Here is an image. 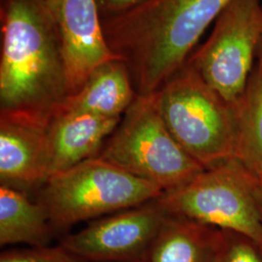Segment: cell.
<instances>
[{"label":"cell","instance_id":"6da1fadb","mask_svg":"<svg viewBox=\"0 0 262 262\" xmlns=\"http://www.w3.org/2000/svg\"><path fill=\"white\" fill-rule=\"evenodd\" d=\"M232 0H143L102 19L110 49L128 67L136 93H156Z\"/></svg>","mask_w":262,"mask_h":262},{"label":"cell","instance_id":"7a4b0ae2","mask_svg":"<svg viewBox=\"0 0 262 262\" xmlns=\"http://www.w3.org/2000/svg\"><path fill=\"white\" fill-rule=\"evenodd\" d=\"M0 113L50 121L68 96L66 66L46 0H1Z\"/></svg>","mask_w":262,"mask_h":262},{"label":"cell","instance_id":"3957f363","mask_svg":"<svg viewBox=\"0 0 262 262\" xmlns=\"http://www.w3.org/2000/svg\"><path fill=\"white\" fill-rule=\"evenodd\" d=\"M159 113L180 146L205 169L234 159V104L186 62L154 93Z\"/></svg>","mask_w":262,"mask_h":262},{"label":"cell","instance_id":"277c9868","mask_svg":"<svg viewBox=\"0 0 262 262\" xmlns=\"http://www.w3.org/2000/svg\"><path fill=\"white\" fill-rule=\"evenodd\" d=\"M98 157L156 184L164 192L205 170L172 136L154 94L136 96Z\"/></svg>","mask_w":262,"mask_h":262},{"label":"cell","instance_id":"5b68a950","mask_svg":"<svg viewBox=\"0 0 262 262\" xmlns=\"http://www.w3.org/2000/svg\"><path fill=\"white\" fill-rule=\"evenodd\" d=\"M163 193L156 184L95 157L50 176L42 202L52 225L68 227L149 203Z\"/></svg>","mask_w":262,"mask_h":262},{"label":"cell","instance_id":"8992f818","mask_svg":"<svg viewBox=\"0 0 262 262\" xmlns=\"http://www.w3.org/2000/svg\"><path fill=\"white\" fill-rule=\"evenodd\" d=\"M258 180L235 159L205 169L188 183L165 191L158 202L165 213L233 231L262 247Z\"/></svg>","mask_w":262,"mask_h":262},{"label":"cell","instance_id":"52a82bcc","mask_svg":"<svg viewBox=\"0 0 262 262\" xmlns=\"http://www.w3.org/2000/svg\"><path fill=\"white\" fill-rule=\"evenodd\" d=\"M262 36L261 0H232L187 62L230 104L243 95Z\"/></svg>","mask_w":262,"mask_h":262},{"label":"cell","instance_id":"ba28073f","mask_svg":"<svg viewBox=\"0 0 262 262\" xmlns=\"http://www.w3.org/2000/svg\"><path fill=\"white\" fill-rule=\"evenodd\" d=\"M166 216L154 200L96 221L60 245L89 262H148Z\"/></svg>","mask_w":262,"mask_h":262},{"label":"cell","instance_id":"9c48e42d","mask_svg":"<svg viewBox=\"0 0 262 262\" xmlns=\"http://www.w3.org/2000/svg\"><path fill=\"white\" fill-rule=\"evenodd\" d=\"M46 3L61 44L68 95H72L98 66L121 57L106 41L97 0H46Z\"/></svg>","mask_w":262,"mask_h":262},{"label":"cell","instance_id":"30bf717a","mask_svg":"<svg viewBox=\"0 0 262 262\" xmlns=\"http://www.w3.org/2000/svg\"><path fill=\"white\" fill-rule=\"evenodd\" d=\"M50 121L0 113L1 185L31 187L50 176Z\"/></svg>","mask_w":262,"mask_h":262},{"label":"cell","instance_id":"8fae6325","mask_svg":"<svg viewBox=\"0 0 262 262\" xmlns=\"http://www.w3.org/2000/svg\"><path fill=\"white\" fill-rule=\"evenodd\" d=\"M121 120L91 113H55L49 123L50 176L97 157Z\"/></svg>","mask_w":262,"mask_h":262},{"label":"cell","instance_id":"7c38bea8","mask_svg":"<svg viewBox=\"0 0 262 262\" xmlns=\"http://www.w3.org/2000/svg\"><path fill=\"white\" fill-rule=\"evenodd\" d=\"M137 95L128 67L118 58L98 66L76 94L66 97L57 111L122 118Z\"/></svg>","mask_w":262,"mask_h":262},{"label":"cell","instance_id":"4fadbf2b","mask_svg":"<svg viewBox=\"0 0 262 262\" xmlns=\"http://www.w3.org/2000/svg\"><path fill=\"white\" fill-rule=\"evenodd\" d=\"M225 246L210 226L167 215L148 262H209Z\"/></svg>","mask_w":262,"mask_h":262},{"label":"cell","instance_id":"5bb4252c","mask_svg":"<svg viewBox=\"0 0 262 262\" xmlns=\"http://www.w3.org/2000/svg\"><path fill=\"white\" fill-rule=\"evenodd\" d=\"M51 221L43 202L35 203L15 187H0V245L46 247Z\"/></svg>","mask_w":262,"mask_h":262},{"label":"cell","instance_id":"9a60e30c","mask_svg":"<svg viewBox=\"0 0 262 262\" xmlns=\"http://www.w3.org/2000/svg\"><path fill=\"white\" fill-rule=\"evenodd\" d=\"M234 159L262 181V62L256 61L242 97L234 104Z\"/></svg>","mask_w":262,"mask_h":262},{"label":"cell","instance_id":"2e32d148","mask_svg":"<svg viewBox=\"0 0 262 262\" xmlns=\"http://www.w3.org/2000/svg\"><path fill=\"white\" fill-rule=\"evenodd\" d=\"M0 262H89L67 251L61 245L57 247H32L30 249L10 250L0 255Z\"/></svg>","mask_w":262,"mask_h":262},{"label":"cell","instance_id":"e0dca14e","mask_svg":"<svg viewBox=\"0 0 262 262\" xmlns=\"http://www.w3.org/2000/svg\"><path fill=\"white\" fill-rule=\"evenodd\" d=\"M225 262H262V253L255 250L252 244L246 242L226 245Z\"/></svg>","mask_w":262,"mask_h":262},{"label":"cell","instance_id":"ac0fdd59","mask_svg":"<svg viewBox=\"0 0 262 262\" xmlns=\"http://www.w3.org/2000/svg\"><path fill=\"white\" fill-rule=\"evenodd\" d=\"M143 0H97L102 19L120 15L133 8Z\"/></svg>","mask_w":262,"mask_h":262},{"label":"cell","instance_id":"d6986e66","mask_svg":"<svg viewBox=\"0 0 262 262\" xmlns=\"http://www.w3.org/2000/svg\"><path fill=\"white\" fill-rule=\"evenodd\" d=\"M256 199H257V205H258L262 219V181H258V185L256 188Z\"/></svg>","mask_w":262,"mask_h":262},{"label":"cell","instance_id":"ffe728a7","mask_svg":"<svg viewBox=\"0 0 262 262\" xmlns=\"http://www.w3.org/2000/svg\"><path fill=\"white\" fill-rule=\"evenodd\" d=\"M225 249H226V244L225 247L215 254V256L209 262H225Z\"/></svg>","mask_w":262,"mask_h":262},{"label":"cell","instance_id":"44dd1931","mask_svg":"<svg viewBox=\"0 0 262 262\" xmlns=\"http://www.w3.org/2000/svg\"><path fill=\"white\" fill-rule=\"evenodd\" d=\"M256 61L262 62V36L258 48H257V52H256Z\"/></svg>","mask_w":262,"mask_h":262},{"label":"cell","instance_id":"7402d4cb","mask_svg":"<svg viewBox=\"0 0 262 262\" xmlns=\"http://www.w3.org/2000/svg\"><path fill=\"white\" fill-rule=\"evenodd\" d=\"M258 249H259V251H260V252H261L262 253V247H260V248H258Z\"/></svg>","mask_w":262,"mask_h":262}]
</instances>
